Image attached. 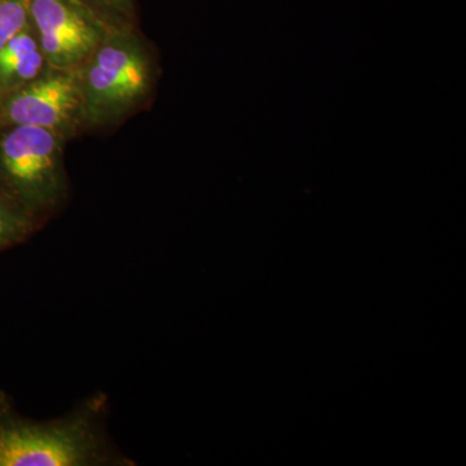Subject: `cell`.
<instances>
[{
    "mask_svg": "<svg viewBox=\"0 0 466 466\" xmlns=\"http://www.w3.org/2000/svg\"><path fill=\"white\" fill-rule=\"evenodd\" d=\"M106 400L94 398L63 419L33 421L0 395V466L126 464L109 449L100 428Z\"/></svg>",
    "mask_w": 466,
    "mask_h": 466,
    "instance_id": "obj_1",
    "label": "cell"
},
{
    "mask_svg": "<svg viewBox=\"0 0 466 466\" xmlns=\"http://www.w3.org/2000/svg\"><path fill=\"white\" fill-rule=\"evenodd\" d=\"M87 127L112 125L148 97L155 66L134 25H116L75 70Z\"/></svg>",
    "mask_w": 466,
    "mask_h": 466,
    "instance_id": "obj_2",
    "label": "cell"
},
{
    "mask_svg": "<svg viewBox=\"0 0 466 466\" xmlns=\"http://www.w3.org/2000/svg\"><path fill=\"white\" fill-rule=\"evenodd\" d=\"M66 143L47 128H0V191L33 217L56 208L66 193Z\"/></svg>",
    "mask_w": 466,
    "mask_h": 466,
    "instance_id": "obj_3",
    "label": "cell"
},
{
    "mask_svg": "<svg viewBox=\"0 0 466 466\" xmlns=\"http://www.w3.org/2000/svg\"><path fill=\"white\" fill-rule=\"evenodd\" d=\"M29 14L48 66L66 72L81 66L116 26L84 0H30Z\"/></svg>",
    "mask_w": 466,
    "mask_h": 466,
    "instance_id": "obj_4",
    "label": "cell"
},
{
    "mask_svg": "<svg viewBox=\"0 0 466 466\" xmlns=\"http://www.w3.org/2000/svg\"><path fill=\"white\" fill-rule=\"evenodd\" d=\"M33 126L69 140L86 127L75 72L51 69L0 100V128Z\"/></svg>",
    "mask_w": 466,
    "mask_h": 466,
    "instance_id": "obj_5",
    "label": "cell"
},
{
    "mask_svg": "<svg viewBox=\"0 0 466 466\" xmlns=\"http://www.w3.org/2000/svg\"><path fill=\"white\" fill-rule=\"evenodd\" d=\"M51 69L29 21L0 50V100L32 84Z\"/></svg>",
    "mask_w": 466,
    "mask_h": 466,
    "instance_id": "obj_6",
    "label": "cell"
},
{
    "mask_svg": "<svg viewBox=\"0 0 466 466\" xmlns=\"http://www.w3.org/2000/svg\"><path fill=\"white\" fill-rule=\"evenodd\" d=\"M32 214L0 191V249L25 238L34 228Z\"/></svg>",
    "mask_w": 466,
    "mask_h": 466,
    "instance_id": "obj_7",
    "label": "cell"
},
{
    "mask_svg": "<svg viewBox=\"0 0 466 466\" xmlns=\"http://www.w3.org/2000/svg\"><path fill=\"white\" fill-rule=\"evenodd\" d=\"M30 0H0V50L30 21Z\"/></svg>",
    "mask_w": 466,
    "mask_h": 466,
    "instance_id": "obj_8",
    "label": "cell"
},
{
    "mask_svg": "<svg viewBox=\"0 0 466 466\" xmlns=\"http://www.w3.org/2000/svg\"><path fill=\"white\" fill-rule=\"evenodd\" d=\"M113 25H134V0H84Z\"/></svg>",
    "mask_w": 466,
    "mask_h": 466,
    "instance_id": "obj_9",
    "label": "cell"
}]
</instances>
